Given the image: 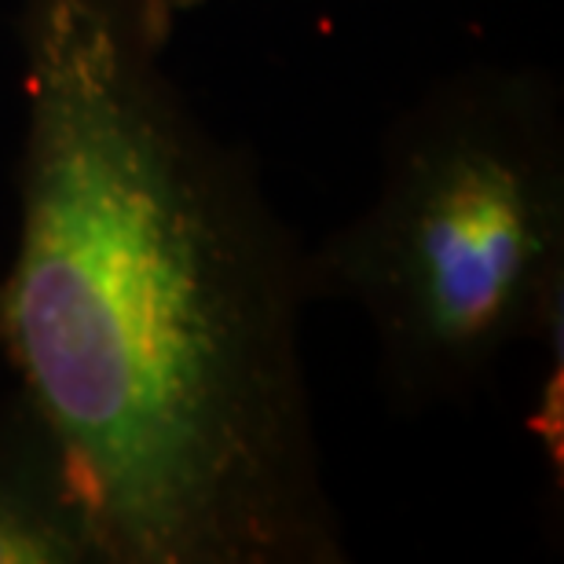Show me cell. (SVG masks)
<instances>
[{
	"label": "cell",
	"instance_id": "cell-1",
	"mask_svg": "<svg viewBox=\"0 0 564 564\" xmlns=\"http://www.w3.org/2000/svg\"><path fill=\"white\" fill-rule=\"evenodd\" d=\"M173 0H19L0 367L110 564H345L301 348L304 246L176 82Z\"/></svg>",
	"mask_w": 564,
	"mask_h": 564
},
{
	"label": "cell",
	"instance_id": "cell-2",
	"mask_svg": "<svg viewBox=\"0 0 564 564\" xmlns=\"http://www.w3.org/2000/svg\"><path fill=\"white\" fill-rule=\"evenodd\" d=\"M312 301L367 326L403 414L462 408L517 345L561 334L564 99L539 66L473 63L392 118L367 206L304 250Z\"/></svg>",
	"mask_w": 564,
	"mask_h": 564
},
{
	"label": "cell",
	"instance_id": "cell-3",
	"mask_svg": "<svg viewBox=\"0 0 564 564\" xmlns=\"http://www.w3.org/2000/svg\"><path fill=\"white\" fill-rule=\"evenodd\" d=\"M0 564H110L70 451L15 381L0 389Z\"/></svg>",
	"mask_w": 564,
	"mask_h": 564
},
{
	"label": "cell",
	"instance_id": "cell-4",
	"mask_svg": "<svg viewBox=\"0 0 564 564\" xmlns=\"http://www.w3.org/2000/svg\"><path fill=\"white\" fill-rule=\"evenodd\" d=\"M206 0H173V8H176V15H187V11H195L202 8Z\"/></svg>",
	"mask_w": 564,
	"mask_h": 564
},
{
	"label": "cell",
	"instance_id": "cell-5",
	"mask_svg": "<svg viewBox=\"0 0 564 564\" xmlns=\"http://www.w3.org/2000/svg\"><path fill=\"white\" fill-rule=\"evenodd\" d=\"M0 257H4V250H0Z\"/></svg>",
	"mask_w": 564,
	"mask_h": 564
}]
</instances>
